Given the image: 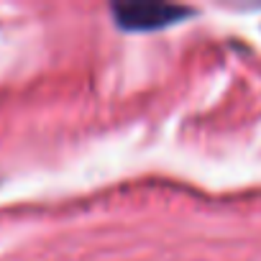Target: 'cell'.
I'll list each match as a JSON object with an SVG mask.
<instances>
[{"label":"cell","mask_w":261,"mask_h":261,"mask_svg":"<svg viewBox=\"0 0 261 261\" xmlns=\"http://www.w3.org/2000/svg\"><path fill=\"white\" fill-rule=\"evenodd\" d=\"M192 11L172 3H123L113 8V18L123 31L130 34H151L169 29L187 18Z\"/></svg>","instance_id":"cell-1"}]
</instances>
